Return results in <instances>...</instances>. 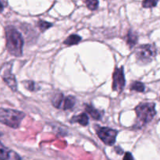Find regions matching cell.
<instances>
[{
	"label": "cell",
	"instance_id": "cell-1",
	"mask_svg": "<svg viewBox=\"0 0 160 160\" xmlns=\"http://www.w3.org/2000/svg\"><path fill=\"white\" fill-rule=\"evenodd\" d=\"M137 119L133 128L142 129L153 120L156 114V104L153 102H142L134 109Z\"/></svg>",
	"mask_w": 160,
	"mask_h": 160
},
{
	"label": "cell",
	"instance_id": "cell-2",
	"mask_svg": "<svg viewBox=\"0 0 160 160\" xmlns=\"http://www.w3.org/2000/svg\"><path fill=\"white\" fill-rule=\"evenodd\" d=\"M6 48L9 52L14 56H20L23 53V38L21 34L12 26L6 28Z\"/></svg>",
	"mask_w": 160,
	"mask_h": 160
},
{
	"label": "cell",
	"instance_id": "cell-3",
	"mask_svg": "<svg viewBox=\"0 0 160 160\" xmlns=\"http://www.w3.org/2000/svg\"><path fill=\"white\" fill-rule=\"evenodd\" d=\"M25 114L20 111L0 108V123L12 128H17L24 118Z\"/></svg>",
	"mask_w": 160,
	"mask_h": 160
},
{
	"label": "cell",
	"instance_id": "cell-4",
	"mask_svg": "<svg viewBox=\"0 0 160 160\" xmlns=\"http://www.w3.org/2000/svg\"><path fill=\"white\" fill-rule=\"evenodd\" d=\"M157 54V49L153 44L141 45L135 51V56L138 63L145 65L151 62Z\"/></svg>",
	"mask_w": 160,
	"mask_h": 160
},
{
	"label": "cell",
	"instance_id": "cell-5",
	"mask_svg": "<svg viewBox=\"0 0 160 160\" xmlns=\"http://www.w3.org/2000/svg\"><path fill=\"white\" fill-rule=\"evenodd\" d=\"M96 134L102 142L107 145H112L116 142L118 131L106 127H95Z\"/></svg>",
	"mask_w": 160,
	"mask_h": 160
},
{
	"label": "cell",
	"instance_id": "cell-6",
	"mask_svg": "<svg viewBox=\"0 0 160 160\" xmlns=\"http://www.w3.org/2000/svg\"><path fill=\"white\" fill-rule=\"evenodd\" d=\"M112 90L115 92H121L123 90L126 84L125 81L124 73H123V67H121L120 68H116L112 74Z\"/></svg>",
	"mask_w": 160,
	"mask_h": 160
},
{
	"label": "cell",
	"instance_id": "cell-7",
	"mask_svg": "<svg viewBox=\"0 0 160 160\" xmlns=\"http://www.w3.org/2000/svg\"><path fill=\"white\" fill-rule=\"evenodd\" d=\"M0 160H21L16 152L6 148L0 142Z\"/></svg>",
	"mask_w": 160,
	"mask_h": 160
},
{
	"label": "cell",
	"instance_id": "cell-8",
	"mask_svg": "<svg viewBox=\"0 0 160 160\" xmlns=\"http://www.w3.org/2000/svg\"><path fill=\"white\" fill-rule=\"evenodd\" d=\"M2 78L6 84L10 88L11 90L13 92H16L17 90V83L16 81L15 76L11 72V68H9L4 72Z\"/></svg>",
	"mask_w": 160,
	"mask_h": 160
},
{
	"label": "cell",
	"instance_id": "cell-9",
	"mask_svg": "<svg viewBox=\"0 0 160 160\" xmlns=\"http://www.w3.org/2000/svg\"><path fill=\"white\" fill-rule=\"evenodd\" d=\"M84 107H85V111L87 112V113H88L91 116V117L95 120H100L104 115L103 111L96 109L92 105L85 104Z\"/></svg>",
	"mask_w": 160,
	"mask_h": 160
},
{
	"label": "cell",
	"instance_id": "cell-10",
	"mask_svg": "<svg viewBox=\"0 0 160 160\" xmlns=\"http://www.w3.org/2000/svg\"><path fill=\"white\" fill-rule=\"evenodd\" d=\"M70 122L71 123H78L79 124L82 125V126H87L89 123V118L85 112H83V113L79 114V115L73 116L70 119Z\"/></svg>",
	"mask_w": 160,
	"mask_h": 160
},
{
	"label": "cell",
	"instance_id": "cell-11",
	"mask_svg": "<svg viewBox=\"0 0 160 160\" xmlns=\"http://www.w3.org/2000/svg\"><path fill=\"white\" fill-rule=\"evenodd\" d=\"M126 41L127 44H128V46L130 47V48H133V47L138 43V35L137 33L133 31L132 30H130L129 32L127 34Z\"/></svg>",
	"mask_w": 160,
	"mask_h": 160
},
{
	"label": "cell",
	"instance_id": "cell-12",
	"mask_svg": "<svg viewBox=\"0 0 160 160\" xmlns=\"http://www.w3.org/2000/svg\"><path fill=\"white\" fill-rule=\"evenodd\" d=\"M75 103H76L75 97L72 96V95L65 97L63 102H62V110H68V109H73L75 106Z\"/></svg>",
	"mask_w": 160,
	"mask_h": 160
},
{
	"label": "cell",
	"instance_id": "cell-13",
	"mask_svg": "<svg viewBox=\"0 0 160 160\" xmlns=\"http://www.w3.org/2000/svg\"><path fill=\"white\" fill-rule=\"evenodd\" d=\"M65 96L62 92H59V93H56L54 96L52 98V103L53 106L57 109H62V102L64 101Z\"/></svg>",
	"mask_w": 160,
	"mask_h": 160
},
{
	"label": "cell",
	"instance_id": "cell-14",
	"mask_svg": "<svg viewBox=\"0 0 160 160\" xmlns=\"http://www.w3.org/2000/svg\"><path fill=\"white\" fill-rule=\"evenodd\" d=\"M81 41V36L78 35V34H71L69 36L67 39L63 42L64 45H67L70 46V45H78L80 42Z\"/></svg>",
	"mask_w": 160,
	"mask_h": 160
},
{
	"label": "cell",
	"instance_id": "cell-15",
	"mask_svg": "<svg viewBox=\"0 0 160 160\" xmlns=\"http://www.w3.org/2000/svg\"><path fill=\"white\" fill-rule=\"evenodd\" d=\"M130 89L131 91H135L138 92H144L145 90V86L143 83L140 82V81H134L131 84Z\"/></svg>",
	"mask_w": 160,
	"mask_h": 160
},
{
	"label": "cell",
	"instance_id": "cell-16",
	"mask_svg": "<svg viewBox=\"0 0 160 160\" xmlns=\"http://www.w3.org/2000/svg\"><path fill=\"white\" fill-rule=\"evenodd\" d=\"M52 23H49V22L45 21V20H39L38 23V26L39 29L41 30V31L44 32L46 30H48V28H50L51 27H52Z\"/></svg>",
	"mask_w": 160,
	"mask_h": 160
},
{
	"label": "cell",
	"instance_id": "cell-17",
	"mask_svg": "<svg viewBox=\"0 0 160 160\" xmlns=\"http://www.w3.org/2000/svg\"><path fill=\"white\" fill-rule=\"evenodd\" d=\"M23 84H24L25 88H26L28 90H29L30 92H36V91L39 90V88H36V84L32 81H23Z\"/></svg>",
	"mask_w": 160,
	"mask_h": 160
},
{
	"label": "cell",
	"instance_id": "cell-18",
	"mask_svg": "<svg viewBox=\"0 0 160 160\" xmlns=\"http://www.w3.org/2000/svg\"><path fill=\"white\" fill-rule=\"evenodd\" d=\"M86 6L90 10H95L98 7V0H85Z\"/></svg>",
	"mask_w": 160,
	"mask_h": 160
},
{
	"label": "cell",
	"instance_id": "cell-19",
	"mask_svg": "<svg viewBox=\"0 0 160 160\" xmlns=\"http://www.w3.org/2000/svg\"><path fill=\"white\" fill-rule=\"evenodd\" d=\"M159 0H143L142 1V7L144 8H153L156 7L158 4Z\"/></svg>",
	"mask_w": 160,
	"mask_h": 160
},
{
	"label": "cell",
	"instance_id": "cell-20",
	"mask_svg": "<svg viewBox=\"0 0 160 160\" xmlns=\"http://www.w3.org/2000/svg\"><path fill=\"white\" fill-rule=\"evenodd\" d=\"M123 160H134V159L131 152H126L125 153L124 156H123Z\"/></svg>",
	"mask_w": 160,
	"mask_h": 160
},
{
	"label": "cell",
	"instance_id": "cell-21",
	"mask_svg": "<svg viewBox=\"0 0 160 160\" xmlns=\"http://www.w3.org/2000/svg\"><path fill=\"white\" fill-rule=\"evenodd\" d=\"M121 149V148H120V147H116L115 148V150L116 151H117V153H119V154H123V150H120Z\"/></svg>",
	"mask_w": 160,
	"mask_h": 160
},
{
	"label": "cell",
	"instance_id": "cell-22",
	"mask_svg": "<svg viewBox=\"0 0 160 160\" xmlns=\"http://www.w3.org/2000/svg\"><path fill=\"white\" fill-rule=\"evenodd\" d=\"M3 9H4V6H3L2 2V1H1V0H0V12H2Z\"/></svg>",
	"mask_w": 160,
	"mask_h": 160
},
{
	"label": "cell",
	"instance_id": "cell-23",
	"mask_svg": "<svg viewBox=\"0 0 160 160\" xmlns=\"http://www.w3.org/2000/svg\"><path fill=\"white\" fill-rule=\"evenodd\" d=\"M2 135V134H1V133H0V136H1Z\"/></svg>",
	"mask_w": 160,
	"mask_h": 160
}]
</instances>
